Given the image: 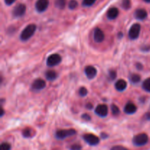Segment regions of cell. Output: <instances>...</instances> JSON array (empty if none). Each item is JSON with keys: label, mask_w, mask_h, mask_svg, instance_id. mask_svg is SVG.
<instances>
[{"label": "cell", "mask_w": 150, "mask_h": 150, "mask_svg": "<svg viewBox=\"0 0 150 150\" xmlns=\"http://www.w3.org/2000/svg\"><path fill=\"white\" fill-rule=\"evenodd\" d=\"M134 16L138 20H144L147 17V12L144 9H138L135 12Z\"/></svg>", "instance_id": "cell-14"}, {"label": "cell", "mask_w": 150, "mask_h": 150, "mask_svg": "<svg viewBox=\"0 0 150 150\" xmlns=\"http://www.w3.org/2000/svg\"><path fill=\"white\" fill-rule=\"evenodd\" d=\"M122 7L125 10H129L131 7V1L130 0H122Z\"/></svg>", "instance_id": "cell-20"}, {"label": "cell", "mask_w": 150, "mask_h": 150, "mask_svg": "<svg viewBox=\"0 0 150 150\" xmlns=\"http://www.w3.org/2000/svg\"><path fill=\"white\" fill-rule=\"evenodd\" d=\"M109 77L111 78V80H114V79H116V77H117V73H116V72L114 71V70H111V71H109Z\"/></svg>", "instance_id": "cell-30"}, {"label": "cell", "mask_w": 150, "mask_h": 150, "mask_svg": "<svg viewBox=\"0 0 150 150\" xmlns=\"http://www.w3.org/2000/svg\"><path fill=\"white\" fill-rule=\"evenodd\" d=\"M136 67H137L138 70H142V65L141 64H137Z\"/></svg>", "instance_id": "cell-34"}, {"label": "cell", "mask_w": 150, "mask_h": 150, "mask_svg": "<svg viewBox=\"0 0 150 150\" xmlns=\"http://www.w3.org/2000/svg\"><path fill=\"white\" fill-rule=\"evenodd\" d=\"M81 117H82V119H83V120H86V121H89V120H91L90 116L87 114H83V115L81 116Z\"/></svg>", "instance_id": "cell-31"}, {"label": "cell", "mask_w": 150, "mask_h": 150, "mask_svg": "<svg viewBox=\"0 0 150 150\" xmlns=\"http://www.w3.org/2000/svg\"><path fill=\"white\" fill-rule=\"evenodd\" d=\"M105 35L104 32L99 28H96L94 31V40L97 42H101L104 40Z\"/></svg>", "instance_id": "cell-10"}, {"label": "cell", "mask_w": 150, "mask_h": 150, "mask_svg": "<svg viewBox=\"0 0 150 150\" xmlns=\"http://www.w3.org/2000/svg\"><path fill=\"white\" fill-rule=\"evenodd\" d=\"M48 4H49L48 0H38L35 4V8L38 12L42 13L48 8Z\"/></svg>", "instance_id": "cell-9"}, {"label": "cell", "mask_w": 150, "mask_h": 150, "mask_svg": "<svg viewBox=\"0 0 150 150\" xmlns=\"http://www.w3.org/2000/svg\"><path fill=\"white\" fill-rule=\"evenodd\" d=\"M81 146L80 144H73L72 146H70V150H81Z\"/></svg>", "instance_id": "cell-28"}, {"label": "cell", "mask_w": 150, "mask_h": 150, "mask_svg": "<svg viewBox=\"0 0 150 150\" xmlns=\"http://www.w3.org/2000/svg\"><path fill=\"white\" fill-rule=\"evenodd\" d=\"M87 94H88V91H87V89H86V87H83V86H82V87L80 88V89H79V95H80L81 96L84 97V96H86Z\"/></svg>", "instance_id": "cell-27"}, {"label": "cell", "mask_w": 150, "mask_h": 150, "mask_svg": "<svg viewBox=\"0 0 150 150\" xmlns=\"http://www.w3.org/2000/svg\"><path fill=\"white\" fill-rule=\"evenodd\" d=\"M127 82L124 79H119L115 83L116 89H117V90L120 91V92H122V91L125 90V89L127 88Z\"/></svg>", "instance_id": "cell-16"}, {"label": "cell", "mask_w": 150, "mask_h": 150, "mask_svg": "<svg viewBox=\"0 0 150 150\" xmlns=\"http://www.w3.org/2000/svg\"><path fill=\"white\" fill-rule=\"evenodd\" d=\"M11 149V146L9 143L7 142H3L1 143V146H0V150H10Z\"/></svg>", "instance_id": "cell-25"}, {"label": "cell", "mask_w": 150, "mask_h": 150, "mask_svg": "<svg viewBox=\"0 0 150 150\" xmlns=\"http://www.w3.org/2000/svg\"><path fill=\"white\" fill-rule=\"evenodd\" d=\"M119 16V10L117 7H111L107 12V17L111 20L117 18Z\"/></svg>", "instance_id": "cell-15"}, {"label": "cell", "mask_w": 150, "mask_h": 150, "mask_svg": "<svg viewBox=\"0 0 150 150\" xmlns=\"http://www.w3.org/2000/svg\"><path fill=\"white\" fill-rule=\"evenodd\" d=\"M144 1H146V2L147 3H150V0H144Z\"/></svg>", "instance_id": "cell-36"}, {"label": "cell", "mask_w": 150, "mask_h": 150, "mask_svg": "<svg viewBox=\"0 0 150 150\" xmlns=\"http://www.w3.org/2000/svg\"><path fill=\"white\" fill-rule=\"evenodd\" d=\"M55 5L59 9H64L66 5V0H57Z\"/></svg>", "instance_id": "cell-21"}, {"label": "cell", "mask_w": 150, "mask_h": 150, "mask_svg": "<svg viewBox=\"0 0 150 150\" xmlns=\"http://www.w3.org/2000/svg\"><path fill=\"white\" fill-rule=\"evenodd\" d=\"M130 80L132 83H137L140 82L141 81V76L138 74H132L130 76Z\"/></svg>", "instance_id": "cell-19"}, {"label": "cell", "mask_w": 150, "mask_h": 150, "mask_svg": "<svg viewBox=\"0 0 150 150\" xmlns=\"http://www.w3.org/2000/svg\"><path fill=\"white\" fill-rule=\"evenodd\" d=\"M83 139L88 144L91 146H96L100 143V139L95 135L92 133H86L83 136Z\"/></svg>", "instance_id": "cell-4"}, {"label": "cell", "mask_w": 150, "mask_h": 150, "mask_svg": "<svg viewBox=\"0 0 150 150\" xmlns=\"http://www.w3.org/2000/svg\"><path fill=\"white\" fill-rule=\"evenodd\" d=\"M145 117H146V120H150V113H147V114H145Z\"/></svg>", "instance_id": "cell-33"}, {"label": "cell", "mask_w": 150, "mask_h": 150, "mask_svg": "<svg viewBox=\"0 0 150 150\" xmlns=\"http://www.w3.org/2000/svg\"><path fill=\"white\" fill-rule=\"evenodd\" d=\"M22 135L24 138H29L32 136V130L30 128H25L22 132Z\"/></svg>", "instance_id": "cell-23"}, {"label": "cell", "mask_w": 150, "mask_h": 150, "mask_svg": "<svg viewBox=\"0 0 150 150\" xmlns=\"http://www.w3.org/2000/svg\"><path fill=\"white\" fill-rule=\"evenodd\" d=\"M45 77H46L47 80L50 81H54L57 78V73L54 70H48L45 73Z\"/></svg>", "instance_id": "cell-17"}, {"label": "cell", "mask_w": 150, "mask_h": 150, "mask_svg": "<svg viewBox=\"0 0 150 150\" xmlns=\"http://www.w3.org/2000/svg\"><path fill=\"white\" fill-rule=\"evenodd\" d=\"M141 31V26L139 23H135L130 27L128 32V36L131 40H136L139 36Z\"/></svg>", "instance_id": "cell-6"}, {"label": "cell", "mask_w": 150, "mask_h": 150, "mask_svg": "<svg viewBox=\"0 0 150 150\" xmlns=\"http://www.w3.org/2000/svg\"><path fill=\"white\" fill-rule=\"evenodd\" d=\"M26 10V7L23 4H18L14 7L13 10V15L15 17H21L25 14Z\"/></svg>", "instance_id": "cell-7"}, {"label": "cell", "mask_w": 150, "mask_h": 150, "mask_svg": "<svg viewBox=\"0 0 150 150\" xmlns=\"http://www.w3.org/2000/svg\"><path fill=\"white\" fill-rule=\"evenodd\" d=\"M45 86H46V83H45V81L40 79H38L34 81L32 85V89L35 90H41V89H44Z\"/></svg>", "instance_id": "cell-11"}, {"label": "cell", "mask_w": 150, "mask_h": 150, "mask_svg": "<svg viewBox=\"0 0 150 150\" xmlns=\"http://www.w3.org/2000/svg\"><path fill=\"white\" fill-rule=\"evenodd\" d=\"M137 111V107L133 103H128L125 105L124 108V111L127 114H133Z\"/></svg>", "instance_id": "cell-13"}, {"label": "cell", "mask_w": 150, "mask_h": 150, "mask_svg": "<svg viewBox=\"0 0 150 150\" xmlns=\"http://www.w3.org/2000/svg\"><path fill=\"white\" fill-rule=\"evenodd\" d=\"M16 1V0H4V2H5V4H7V5H11V4H13Z\"/></svg>", "instance_id": "cell-32"}, {"label": "cell", "mask_w": 150, "mask_h": 150, "mask_svg": "<svg viewBox=\"0 0 150 150\" xmlns=\"http://www.w3.org/2000/svg\"><path fill=\"white\" fill-rule=\"evenodd\" d=\"M76 133V131L74 129H68V130H59L57 131L56 133V137L58 139H66L67 137L73 136Z\"/></svg>", "instance_id": "cell-3"}, {"label": "cell", "mask_w": 150, "mask_h": 150, "mask_svg": "<svg viewBox=\"0 0 150 150\" xmlns=\"http://www.w3.org/2000/svg\"><path fill=\"white\" fill-rule=\"evenodd\" d=\"M111 150H129V149L122 146H114L111 148Z\"/></svg>", "instance_id": "cell-29"}, {"label": "cell", "mask_w": 150, "mask_h": 150, "mask_svg": "<svg viewBox=\"0 0 150 150\" xmlns=\"http://www.w3.org/2000/svg\"><path fill=\"white\" fill-rule=\"evenodd\" d=\"M149 137L146 133H139L133 137V143L136 146H142L148 143Z\"/></svg>", "instance_id": "cell-2"}, {"label": "cell", "mask_w": 150, "mask_h": 150, "mask_svg": "<svg viewBox=\"0 0 150 150\" xmlns=\"http://www.w3.org/2000/svg\"><path fill=\"white\" fill-rule=\"evenodd\" d=\"M86 108H89V109H91V108H92V104H90V103L87 104V105H86Z\"/></svg>", "instance_id": "cell-35"}, {"label": "cell", "mask_w": 150, "mask_h": 150, "mask_svg": "<svg viewBox=\"0 0 150 150\" xmlns=\"http://www.w3.org/2000/svg\"><path fill=\"white\" fill-rule=\"evenodd\" d=\"M96 1L97 0H83L82 4L84 7H90V6L93 5Z\"/></svg>", "instance_id": "cell-24"}, {"label": "cell", "mask_w": 150, "mask_h": 150, "mask_svg": "<svg viewBox=\"0 0 150 150\" xmlns=\"http://www.w3.org/2000/svg\"><path fill=\"white\" fill-rule=\"evenodd\" d=\"M36 31V26L35 24H29L25 27L21 34V40L23 41L28 40L29 38H32Z\"/></svg>", "instance_id": "cell-1"}, {"label": "cell", "mask_w": 150, "mask_h": 150, "mask_svg": "<svg viewBox=\"0 0 150 150\" xmlns=\"http://www.w3.org/2000/svg\"><path fill=\"white\" fill-rule=\"evenodd\" d=\"M97 70L93 66H87L85 68V74L89 79H93L97 75Z\"/></svg>", "instance_id": "cell-12"}, {"label": "cell", "mask_w": 150, "mask_h": 150, "mask_svg": "<svg viewBox=\"0 0 150 150\" xmlns=\"http://www.w3.org/2000/svg\"><path fill=\"white\" fill-rule=\"evenodd\" d=\"M142 86H143V89H144L145 91H146V92H149L150 93V78L145 79L144 81L143 82Z\"/></svg>", "instance_id": "cell-18"}, {"label": "cell", "mask_w": 150, "mask_h": 150, "mask_svg": "<svg viewBox=\"0 0 150 150\" xmlns=\"http://www.w3.org/2000/svg\"><path fill=\"white\" fill-rule=\"evenodd\" d=\"M95 114L97 115H98L99 117H105L108 115V107L105 104H100V105H98L96 107L95 110Z\"/></svg>", "instance_id": "cell-8"}, {"label": "cell", "mask_w": 150, "mask_h": 150, "mask_svg": "<svg viewBox=\"0 0 150 150\" xmlns=\"http://www.w3.org/2000/svg\"><path fill=\"white\" fill-rule=\"evenodd\" d=\"M111 112H112L113 115L118 116L119 114H120V108H119V107L117 106V105L113 104V105H111Z\"/></svg>", "instance_id": "cell-22"}, {"label": "cell", "mask_w": 150, "mask_h": 150, "mask_svg": "<svg viewBox=\"0 0 150 150\" xmlns=\"http://www.w3.org/2000/svg\"><path fill=\"white\" fill-rule=\"evenodd\" d=\"M69 8L70 9V10H74V9H76V7H78V2L77 1H76V0H71V1L69 2Z\"/></svg>", "instance_id": "cell-26"}, {"label": "cell", "mask_w": 150, "mask_h": 150, "mask_svg": "<svg viewBox=\"0 0 150 150\" xmlns=\"http://www.w3.org/2000/svg\"><path fill=\"white\" fill-rule=\"evenodd\" d=\"M62 62V57L57 54H54L50 55L46 60V64L48 67H54L58 65Z\"/></svg>", "instance_id": "cell-5"}]
</instances>
